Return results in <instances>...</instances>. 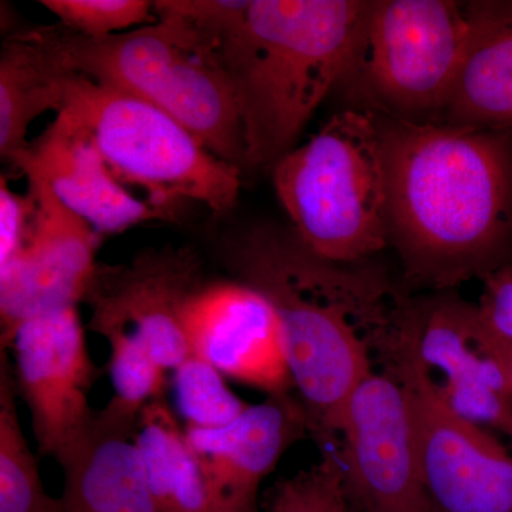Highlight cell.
<instances>
[{"mask_svg": "<svg viewBox=\"0 0 512 512\" xmlns=\"http://www.w3.org/2000/svg\"><path fill=\"white\" fill-rule=\"evenodd\" d=\"M379 120L390 244L407 278L437 292L453 291L511 262L512 138L507 130Z\"/></svg>", "mask_w": 512, "mask_h": 512, "instance_id": "cell-1", "label": "cell"}, {"mask_svg": "<svg viewBox=\"0 0 512 512\" xmlns=\"http://www.w3.org/2000/svg\"><path fill=\"white\" fill-rule=\"evenodd\" d=\"M224 258L237 281L274 306L311 431L335 437L350 394L372 373L367 348L396 326L410 299L365 262L312 254L293 229L256 225L229 239Z\"/></svg>", "mask_w": 512, "mask_h": 512, "instance_id": "cell-2", "label": "cell"}, {"mask_svg": "<svg viewBox=\"0 0 512 512\" xmlns=\"http://www.w3.org/2000/svg\"><path fill=\"white\" fill-rule=\"evenodd\" d=\"M369 0H249L218 56L237 99L245 167L274 168L348 70Z\"/></svg>", "mask_w": 512, "mask_h": 512, "instance_id": "cell-3", "label": "cell"}, {"mask_svg": "<svg viewBox=\"0 0 512 512\" xmlns=\"http://www.w3.org/2000/svg\"><path fill=\"white\" fill-rule=\"evenodd\" d=\"M156 16V23L104 39L62 25L42 29L64 70L146 100L241 170L244 130L218 43L175 16Z\"/></svg>", "mask_w": 512, "mask_h": 512, "instance_id": "cell-4", "label": "cell"}, {"mask_svg": "<svg viewBox=\"0 0 512 512\" xmlns=\"http://www.w3.org/2000/svg\"><path fill=\"white\" fill-rule=\"evenodd\" d=\"M272 173L293 232L312 254L360 264L390 244L386 157L372 111H339Z\"/></svg>", "mask_w": 512, "mask_h": 512, "instance_id": "cell-5", "label": "cell"}, {"mask_svg": "<svg viewBox=\"0 0 512 512\" xmlns=\"http://www.w3.org/2000/svg\"><path fill=\"white\" fill-rule=\"evenodd\" d=\"M63 84L60 111L90 137L121 184L143 188L151 204L170 214L184 201L218 214L235 207L241 170L165 111L84 74L69 72Z\"/></svg>", "mask_w": 512, "mask_h": 512, "instance_id": "cell-6", "label": "cell"}, {"mask_svg": "<svg viewBox=\"0 0 512 512\" xmlns=\"http://www.w3.org/2000/svg\"><path fill=\"white\" fill-rule=\"evenodd\" d=\"M471 35L453 0H373L339 86L384 119L439 123Z\"/></svg>", "mask_w": 512, "mask_h": 512, "instance_id": "cell-7", "label": "cell"}, {"mask_svg": "<svg viewBox=\"0 0 512 512\" xmlns=\"http://www.w3.org/2000/svg\"><path fill=\"white\" fill-rule=\"evenodd\" d=\"M382 348L390 365L412 367L458 416L512 444V384L481 333L474 303L453 291L412 301Z\"/></svg>", "mask_w": 512, "mask_h": 512, "instance_id": "cell-8", "label": "cell"}, {"mask_svg": "<svg viewBox=\"0 0 512 512\" xmlns=\"http://www.w3.org/2000/svg\"><path fill=\"white\" fill-rule=\"evenodd\" d=\"M338 454L356 512H436L421 474L409 394L390 373H370L340 416Z\"/></svg>", "mask_w": 512, "mask_h": 512, "instance_id": "cell-9", "label": "cell"}, {"mask_svg": "<svg viewBox=\"0 0 512 512\" xmlns=\"http://www.w3.org/2000/svg\"><path fill=\"white\" fill-rule=\"evenodd\" d=\"M202 285L197 251L151 248L126 264H97L82 302L94 333L137 340L165 370H175L191 356L184 313Z\"/></svg>", "mask_w": 512, "mask_h": 512, "instance_id": "cell-10", "label": "cell"}, {"mask_svg": "<svg viewBox=\"0 0 512 512\" xmlns=\"http://www.w3.org/2000/svg\"><path fill=\"white\" fill-rule=\"evenodd\" d=\"M412 404L421 474L436 512H512V453L458 416L403 363L389 367Z\"/></svg>", "mask_w": 512, "mask_h": 512, "instance_id": "cell-11", "label": "cell"}, {"mask_svg": "<svg viewBox=\"0 0 512 512\" xmlns=\"http://www.w3.org/2000/svg\"><path fill=\"white\" fill-rule=\"evenodd\" d=\"M16 392L28 406L37 450L57 458L86 430L96 369L77 306L25 320L2 340Z\"/></svg>", "mask_w": 512, "mask_h": 512, "instance_id": "cell-12", "label": "cell"}, {"mask_svg": "<svg viewBox=\"0 0 512 512\" xmlns=\"http://www.w3.org/2000/svg\"><path fill=\"white\" fill-rule=\"evenodd\" d=\"M28 181L35 202L28 235L0 268L2 340L25 320L77 306L97 266L100 235L40 178Z\"/></svg>", "mask_w": 512, "mask_h": 512, "instance_id": "cell-13", "label": "cell"}, {"mask_svg": "<svg viewBox=\"0 0 512 512\" xmlns=\"http://www.w3.org/2000/svg\"><path fill=\"white\" fill-rule=\"evenodd\" d=\"M191 353L218 372L268 394L293 387L274 306L242 282L204 284L184 313Z\"/></svg>", "mask_w": 512, "mask_h": 512, "instance_id": "cell-14", "label": "cell"}, {"mask_svg": "<svg viewBox=\"0 0 512 512\" xmlns=\"http://www.w3.org/2000/svg\"><path fill=\"white\" fill-rule=\"evenodd\" d=\"M212 512H241L256 504L258 488L296 441L311 431L305 407L289 393L249 404L227 426H187Z\"/></svg>", "mask_w": 512, "mask_h": 512, "instance_id": "cell-15", "label": "cell"}, {"mask_svg": "<svg viewBox=\"0 0 512 512\" xmlns=\"http://www.w3.org/2000/svg\"><path fill=\"white\" fill-rule=\"evenodd\" d=\"M16 167L46 183L60 201L100 235L121 234L170 212L140 200L121 184L90 137L66 113L32 141Z\"/></svg>", "mask_w": 512, "mask_h": 512, "instance_id": "cell-16", "label": "cell"}, {"mask_svg": "<svg viewBox=\"0 0 512 512\" xmlns=\"http://www.w3.org/2000/svg\"><path fill=\"white\" fill-rule=\"evenodd\" d=\"M138 417L107 403L56 458L62 512H160L138 453Z\"/></svg>", "mask_w": 512, "mask_h": 512, "instance_id": "cell-17", "label": "cell"}, {"mask_svg": "<svg viewBox=\"0 0 512 512\" xmlns=\"http://www.w3.org/2000/svg\"><path fill=\"white\" fill-rule=\"evenodd\" d=\"M471 35L441 113L444 126L508 130L512 126V3L467 6Z\"/></svg>", "mask_w": 512, "mask_h": 512, "instance_id": "cell-18", "label": "cell"}, {"mask_svg": "<svg viewBox=\"0 0 512 512\" xmlns=\"http://www.w3.org/2000/svg\"><path fill=\"white\" fill-rule=\"evenodd\" d=\"M69 73L53 55L42 28L5 40L0 55V156L16 165L28 153L29 127L47 111L63 107Z\"/></svg>", "mask_w": 512, "mask_h": 512, "instance_id": "cell-19", "label": "cell"}, {"mask_svg": "<svg viewBox=\"0 0 512 512\" xmlns=\"http://www.w3.org/2000/svg\"><path fill=\"white\" fill-rule=\"evenodd\" d=\"M136 444L160 512H212L197 458L163 400L144 407Z\"/></svg>", "mask_w": 512, "mask_h": 512, "instance_id": "cell-20", "label": "cell"}, {"mask_svg": "<svg viewBox=\"0 0 512 512\" xmlns=\"http://www.w3.org/2000/svg\"><path fill=\"white\" fill-rule=\"evenodd\" d=\"M12 365L0 362V512H62L47 494L39 463L30 450L18 413Z\"/></svg>", "mask_w": 512, "mask_h": 512, "instance_id": "cell-21", "label": "cell"}, {"mask_svg": "<svg viewBox=\"0 0 512 512\" xmlns=\"http://www.w3.org/2000/svg\"><path fill=\"white\" fill-rule=\"evenodd\" d=\"M174 386L178 410L187 426H227L249 407L229 389L221 372L194 353L174 370Z\"/></svg>", "mask_w": 512, "mask_h": 512, "instance_id": "cell-22", "label": "cell"}, {"mask_svg": "<svg viewBox=\"0 0 512 512\" xmlns=\"http://www.w3.org/2000/svg\"><path fill=\"white\" fill-rule=\"evenodd\" d=\"M338 450L295 476L282 478L268 495L269 512H350Z\"/></svg>", "mask_w": 512, "mask_h": 512, "instance_id": "cell-23", "label": "cell"}, {"mask_svg": "<svg viewBox=\"0 0 512 512\" xmlns=\"http://www.w3.org/2000/svg\"><path fill=\"white\" fill-rule=\"evenodd\" d=\"M107 342L111 382L116 392L109 403L123 412L140 416L148 403L161 399L167 370L137 340L116 336Z\"/></svg>", "mask_w": 512, "mask_h": 512, "instance_id": "cell-24", "label": "cell"}, {"mask_svg": "<svg viewBox=\"0 0 512 512\" xmlns=\"http://www.w3.org/2000/svg\"><path fill=\"white\" fill-rule=\"evenodd\" d=\"M63 28L90 39L120 35L146 22L154 3L147 0H42Z\"/></svg>", "mask_w": 512, "mask_h": 512, "instance_id": "cell-25", "label": "cell"}, {"mask_svg": "<svg viewBox=\"0 0 512 512\" xmlns=\"http://www.w3.org/2000/svg\"><path fill=\"white\" fill-rule=\"evenodd\" d=\"M481 281L483 292L474 303L478 326L498 359L512 362V261Z\"/></svg>", "mask_w": 512, "mask_h": 512, "instance_id": "cell-26", "label": "cell"}, {"mask_svg": "<svg viewBox=\"0 0 512 512\" xmlns=\"http://www.w3.org/2000/svg\"><path fill=\"white\" fill-rule=\"evenodd\" d=\"M32 195L26 197L10 190L8 181H0V268L9 264L23 247L32 220Z\"/></svg>", "mask_w": 512, "mask_h": 512, "instance_id": "cell-27", "label": "cell"}, {"mask_svg": "<svg viewBox=\"0 0 512 512\" xmlns=\"http://www.w3.org/2000/svg\"><path fill=\"white\" fill-rule=\"evenodd\" d=\"M501 363H503L505 370H507L508 377H510V382L512 384V362H503V360H501Z\"/></svg>", "mask_w": 512, "mask_h": 512, "instance_id": "cell-28", "label": "cell"}, {"mask_svg": "<svg viewBox=\"0 0 512 512\" xmlns=\"http://www.w3.org/2000/svg\"><path fill=\"white\" fill-rule=\"evenodd\" d=\"M241 512H259L258 511V504L251 505V507H248L247 510L241 511Z\"/></svg>", "mask_w": 512, "mask_h": 512, "instance_id": "cell-29", "label": "cell"}]
</instances>
